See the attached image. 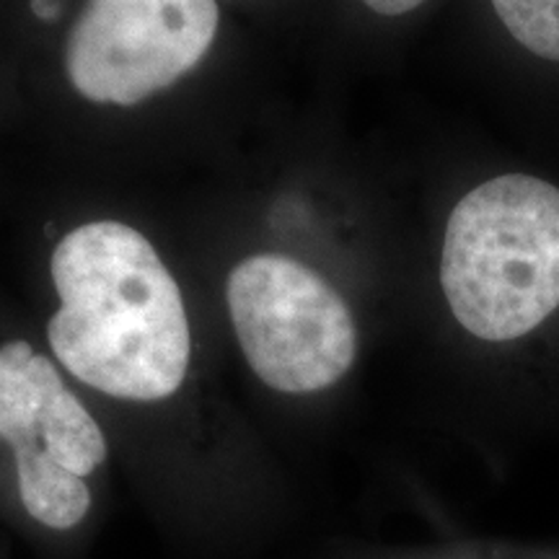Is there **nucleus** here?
<instances>
[{
  "label": "nucleus",
  "mask_w": 559,
  "mask_h": 559,
  "mask_svg": "<svg viewBox=\"0 0 559 559\" xmlns=\"http://www.w3.org/2000/svg\"><path fill=\"white\" fill-rule=\"evenodd\" d=\"M60 309L47 340L86 386L128 402L177 394L192 358L185 298L158 251L120 221L83 223L52 251Z\"/></svg>",
  "instance_id": "1"
},
{
  "label": "nucleus",
  "mask_w": 559,
  "mask_h": 559,
  "mask_svg": "<svg viewBox=\"0 0 559 559\" xmlns=\"http://www.w3.org/2000/svg\"><path fill=\"white\" fill-rule=\"evenodd\" d=\"M440 285L461 326L489 345L534 334L559 309V190L506 174L472 190L445 226Z\"/></svg>",
  "instance_id": "2"
},
{
  "label": "nucleus",
  "mask_w": 559,
  "mask_h": 559,
  "mask_svg": "<svg viewBox=\"0 0 559 559\" xmlns=\"http://www.w3.org/2000/svg\"><path fill=\"white\" fill-rule=\"evenodd\" d=\"M226 300L243 358L270 389L317 394L353 368V311L317 270L283 254L247 257L230 270Z\"/></svg>",
  "instance_id": "3"
},
{
  "label": "nucleus",
  "mask_w": 559,
  "mask_h": 559,
  "mask_svg": "<svg viewBox=\"0 0 559 559\" xmlns=\"http://www.w3.org/2000/svg\"><path fill=\"white\" fill-rule=\"evenodd\" d=\"M0 440L16 459L26 513L55 531L81 526L91 510L86 477L107 461V438L55 362L26 342L0 347Z\"/></svg>",
  "instance_id": "4"
},
{
  "label": "nucleus",
  "mask_w": 559,
  "mask_h": 559,
  "mask_svg": "<svg viewBox=\"0 0 559 559\" xmlns=\"http://www.w3.org/2000/svg\"><path fill=\"white\" fill-rule=\"evenodd\" d=\"M221 24L215 0H88L66 47L83 99L132 107L205 58Z\"/></svg>",
  "instance_id": "5"
},
{
  "label": "nucleus",
  "mask_w": 559,
  "mask_h": 559,
  "mask_svg": "<svg viewBox=\"0 0 559 559\" xmlns=\"http://www.w3.org/2000/svg\"><path fill=\"white\" fill-rule=\"evenodd\" d=\"M492 5L515 41L559 62V0H492Z\"/></svg>",
  "instance_id": "6"
},
{
  "label": "nucleus",
  "mask_w": 559,
  "mask_h": 559,
  "mask_svg": "<svg viewBox=\"0 0 559 559\" xmlns=\"http://www.w3.org/2000/svg\"><path fill=\"white\" fill-rule=\"evenodd\" d=\"M551 544L531 542H489L481 547H472L461 555H449L440 559H549Z\"/></svg>",
  "instance_id": "7"
},
{
  "label": "nucleus",
  "mask_w": 559,
  "mask_h": 559,
  "mask_svg": "<svg viewBox=\"0 0 559 559\" xmlns=\"http://www.w3.org/2000/svg\"><path fill=\"white\" fill-rule=\"evenodd\" d=\"M370 11L381 13V16H402V13H409L419 9L425 0H362Z\"/></svg>",
  "instance_id": "8"
},
{
  "label": "nucleus",
  "mask_w": 559,
  "mask_h": 559,
  "mask_svg": "<svg viewBox=\"0 0 559 559\" xmlns=\"http://www.w3.org/2000/svg\"><path fill=\"white\" fill-rule=\"evenodd\" d=\"M32 9H34V13H37L39 19L50 21V19L58 16L60 3H58V0H32Z\"/></svg>",
  "instance_id": "9"
},
{
  "label": "nucleus",
  "mask_w": 559,
  "mask_h": 559,
  "mask_svg": "<svg viewBox=\"0 0 559 559\" xmlns=\"http://www.w3.org/2000/svg\"><path fill=\"white\" fill-rule=\"evenodd\" d=\"M549 559H559V544H551V555Z\"/></svg>",
  "instance_id": "10"
}]
</instances>
